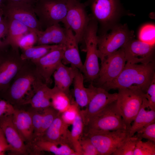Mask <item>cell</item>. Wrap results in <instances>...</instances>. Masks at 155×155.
I'll return each instance as SVG.
<instances>
[{"mask_svg": "<svg viewBox=\"0 0 155 155\" xmlns=\"http://www.w3.org/2000/svg\"><path fill=\"white\" fill-rule=\"evenodd\" d=\"M42 82L34 63L27 60L3 92L4 99L13 105L27 104Z\"/></svg>", "mask_w": 155, "mask_h": 155, "instance_id": "6da1fadb", "label": "cell"}, {"mask_svg": "<svg viewBox=\"0 0 155 155\" xmlns=\"http://www.w3.org/2000/svg\"><path fill=\"white\" fill-rule=\"evenodd\" d=\"M155 77L154 61L147 64L127 62L117 78L101 88L108 91L113 89L137 88L145 93Z\"/></svg>", "mask_w": 155, "mask_h": 155, "instance_id": "7a4b0ae2", "label": "cell"}, {"mask_svg": "<svg viewBox=\"0 0 155 155\" xmlns=\"http://www.w3.org/2000/svg\"><path fill=\"white\" fill-rule=\"evenodd\" d=\"M97 22L92 17L85 32L83 41L85 44L86 55L83 64L84 79L93 83L97 79L100 70L98 50Z\"/></svg>", "mask_w": 155, "mask_h": 155, "instance_id": "3957f363", "label": "cell"}, {"mask_svg": "<svg viewBox=\"0 0 155 155\" xmlns=\"http://www.w3.org/2000/svg\"><path fill=\"white\" fill-rule=\"evenodd\" d=\"M85 4L90 7L92 17L100 25L99 34L117 24L122 11L119 0H87Z\"/></svg>", "mask_w": 155, "mask_h": 155, "instance_id": "277c9868", "label": "cell"}, {"mask_svg": "<svg viewBox=\"0 0 155 155\" xmlns=\"http://www.w3.org/2000/svg\"><path fill=\"white\" fill-rule=\"evenodd\" d=\"M133 31L126 24H117L98 36V50L100 60L123 46L134 38Z\"/></svg>", "mask_w": 155, "mask_h": 155, "instance_id": "5b68a950", "label": "cell"}, {"mask_svg": "<svg viewBox=\"0 0 155 155\" xmlns=\"http://www.w3.org/2000/svg\"><path fill=\"white\" fill-rule=\"evenodd\" d=\"M84 135L90 139L99 155H110L129 137V132L127 130L104 131L85 128Z\"/></svg>", "mask_w": 155, "mask_h": 155, "instance_id": "8992f818", "label": "cell"}, {"mask_svg": "<svg viewBox=\"0 0 155 155\" xmlns=\"http://www.w3.org/2000/svg\"><path fill=\"white\" fill-rule=\"evenodd\" d=\"M117 90V107L129 131L141 108L145 93L137 88Z\"/></svg>", "mask_w": 155, "mask_h": 155, "instance_id": "52a82bcc", "label": "cell"}, {"mask_svg": "<svg viewBox=\"0 0 155 155\" xmlns=\"http://www.w3.org/2000/svg\"><path fill=\"white\" fill-rule=\"evenodd\" d=\"M67 0H37L34 11L42 28L63 22L67 9Z\"/></svg>", "mask_w": 155, "mask_h": 155, "instance_id": "ba28073f", "label": "cell"}, {"mask_svg": "<svg viewBox=\"0 0 155 155\" xmlns=\"http://www.w3.org/2000/svg\"><path fill=\"white\" fill-rule=\"evenodd\" d=\"M19 49L7 45L0 50V92H4L27 60L21 57Z\"/></svg>", "mask_w": 155, "mask_h": 155, "instance_id": "9c48e42d", "label": "cell"}, {"mask_svg": "<svg viewBox=\"0 0 155 155\" xmlns=\"http://www.w3.org/2000/svg\"><path fill=\"white\" fill-rule=\"evenodd\" d=\"M84 127L104 131L128 130L117 108L116 100L105 106L93 116Z\"/></svg>", "mask_w": 155, "mask_h": 155, "instance_id": "30bf717a", "label": "cell"}, {"mask_svg": "<svg viewBox=\"0 0 155 155\" xmlns=\"http://www.w3.org/2000/svg\"><path fill=\"white\" fill-rule=\"evenodd\" d=\"M67 11L63 23L65 28L73 32L79 43L83 40L90 17L87 14L86 5L80 0H67Z\"/></svg>", "mask_w": 155, "mask_h": 155, "instance_id": "8fae6325", "label": "cell"}, {"mask_svg": "<svg viewBox=\"0 0 155 155\" xmlns=\"http://www.w3.org/2000/svg\"><path fill=\"white\" fill-rule=\"evenodd\" d=\"M87 88L89 101L85 108L80 111L84 126L93 116L107 105L116 101L118 97V93H109L102 88L95 86L92 83Z\"/></svg>", "mask_w": 155, "mask_h": 155, "instance_id": "7c38bea8", "label": "cell"}, {"mask_svg": "<svg viewBox=\"0 0 155 155\" xmlns=\"http://www.w3.org/2000/svg\"><path fill=\"white\" fill-rule=\"evenodd\" d=\"M101 67L98 77L93 82L95 86L101 87L116 78L123 70L126 62L122 47L100 60Z\"/></svg>", "mask_w": 155, "mask_h": 155, "instance_id": "4fadbf2b", "label": "cell"}, {"mask_svg": "<svg viewBox=\"0 0 155 155\" xmlns=\"http://www.w3.org/2000/svg\"><path fill=\"white\" fill-rule=\"evenodd\" d=\"M3 8L5 17L20 22L37 35L43 30L33 7L23 4L9 3L4 5Z\"/></svg>", "mask_w": 155, "mask_h": 155, "instance_id": "5bb4252c", "label": "cell"}, {"mask_svg": "<svg viewBox=\"0 0 155 155\" xmlns=\"http://www.w3.org/2000/svg\"><path fill=\"white\" fill-rule=\"evenodd\" d=\"M122 47L127 63L147 64L154 61L155 44H149L133 38Z\"/></svg>", "mask_w": 155, "mask_h": 155, "instance_id": "9a60e30c", "label": "cell"}, {"mask_svg": "<svg viewBox=\"0 0 155 155\" xmlns=\"http://www.w3.org/2000/svg\"><path fill=\"white\" fill-rule=\"evenodd\" d=\"M63 55L62 45L59 44L56 48L42 57L32 61L42 81L48 86L52 82L51 77L62 62Z\"/></svg>", "mask_w": 155, "mask_h": 155, "instance_id": "2e32d148", "label": "cell"}, {"mask_svg": "<svg viewBox=\"0 0 155 155\" xmlns=\"http://www.w3.org/2000/svg\"><path fill=\"white\" fill-rule=\"evenodd\" d=\"M0 128L13 154H29L26 143L13 124L12 115L0 117Z\"/></svg>", "mask_w": 155, "mask_h": 155, "instance_id": "e0dca14e", "label": "cell"}, {"mask_svg": "<svg viewBox=\"0 0 155 155\" xmlns=\"http://www.w3.org/2000/svg\"><path fill=\"white\" fill-rule=\"evenodd\" d=\"M66 29V38L62 44L63 55L62 62L65 65L70 64L83 73V64L79 51V43L71 30L70 28Z\"/></svg>", "mask_w": 155, "mask_h": 155, "instance_id": "ac0fdd59", "label": "cell"}, {"mask_svg": "<svg viewBox=\"0 0 155 155\" xmlns=\"http://www.w3.org/2000/svg\"><path fill=\"white\" fill-rule=\"evenodd\" d=\"M27 146L29 154H38L45 151L56 155H78L68 144L44 140L38 138H34Z\"/></svg>", "mask_w": 155, "mask_h": 155, "instance_id": "d6986e66", "label": "cell"}, {"mask_svg": "<svg viewBox=\"0 0 155 155\" xmlns=\"http://www.w3.org/2000/svg\"><path fill=\"white\" fill-rule=\"evenodd\" d=\"M69 125L64 121L59 113L43 135L36 138L56 143L66 144L71 147L70 131L68 129Z\"/></svg>", "mask_w": 155, "mask_h": 155, "instance_id": "ffe728a7", "label": "cell"}, {"mask_svg": "<svg viewBox=\"0 0 155 155\" xmlns=\"http://www.w3.org/2000/svg\"><path fill=\"white\" fill-rule=\"evenodd\" d=\"M12 119L15 126L26 145L30 144L34 138V130L30 111L15 108Z\"/></svg>", "mask_w": 155, "mask_h": 155, "instance_id": "44dd1931", "label": "cell"}, {"mask_svg": "<svg viewBox=\"0 0 155 155\" xmlns=\"http://www.w3.org/2000/svg\"><path fill=\"white\" fill-rule=\"evenodd\" d=\"M66 65L61 62L53 73L54 87L70 95L69 88L73 84L78 69L72 66L68 67Z\"/></svg>", "mask_w": 155, "mask_h": 155, "instance_id": "7402d4cb", "label": "cell"}, {"mask_svg": "<svg viewBox=\"0 0 155 155\" xmlns=\"http://www.w3.org/2000/svg\"><path fill=\"white\" fill-rule=\"evenodd\" d=\"M67 29L59 24L54 25L40 32L38 34L36 45L62 44L66 37Z\"/></svg>", "mask_w": 155, "mask_h": 155, "instance_id": "603a6c76", "label": "cell"}, {"mask_svg": "<svg viewBox=\"0 0 155 155\" xmlns=\"http://www.w3.org/2000/svg\"><path fill=\"white\" fill-rule=\"evenodd\" d=\"M129 130V137L133 136L138 131L150 123L155 122V110L151 109L145 97L141 108Z\"/></svg>", "mask_w": 155, "mask_h": 155, "instance_id": "cb8c5ba5", "label": "cell"}, {"mask_svg": "<svg viewBox=\"0 0 155 155\" xmlns=\"http://www.w3.org/2000/svg\"><path fill=\"white\" fill-rule=\"evenodd\" d=\"M52 88L42 82L36 89L28 104L32 108L42 111L51 106V97Z\"/></svg>", "mask_w": 155, "mask_h": 155, "instance_id": "d4e9b609", "label": "cell"}, {"mask_svg": "<svg viewBox=\"0 0 155 155\" xmlns=\"http://www.w3.org/2000/svg\"><path fill=\"white\" fill-rule=\"evenodd\" d=\"M6 18L8 22V28L6 44L14 48L19 49L18 43L20 38L23 35L32 30L18 21Z\"/></svg>", "mask_w": 155, "mask_h": 155, "instance_id": "484cf974", "label": "cell"}, {"mask_svg": "<svg viewBox=\"0 0 155 155\" xmlns=\"http://www.w3.org/2000/svg\"><path fill=\"white\" fill-rule=\"evenodd\" d=\"M84 75L78 69L73 84L75 101L79 107H86L89 101V96L87 88L84 86Z\"/></svg>", "mask_w": 155, "mask_h": 155, "instance_id": "4316f807", "label": "cell"}, {"mask_svg": "<svg viewBox=\"0 0 155 155\" xmlns=\"http://www.w3.org/2000/svg\"><path fill=\"white\" fill-rule=\"evenodd\" d=\"M59 44L37 45L21 50V57L24 60H37L57 47Z\"/></svg>", "mask_w": 155, "mask_h": 155, "instance_id": "83f0119b", "label": "cell"}, {"mask_svg": "<svg viewBox=\"0 0 155 155\" xmlns=\"http://www.w3.org/2000/svg\"><path fill=\"white\" fill-rule=\"evenodd\" d=\"M74 100L70 95L53 87L51 97V106L61 113L67 110Z\"/></svg>", "mask_w": 155, "mask_h": 155, "instance_id": "f1b7e54d", "label": "cell"}, {"mask_svg": "<svg viewBox=\"0 0 155 155\" xmlns=\"http://www.w3.org/2000/svg\"><path fill=\"white\" fill-rule=\"evenodd\" d=\"M72 125L70 134L71 147L78 155H82L80 142L83 134L84 125L80 111L76 115Z\"/></svg>", "mask_w": 155, "mask_h": 155, "instance_id": "f546056e", "label": "cell"}, {"mask_svg": "<svg viewBox=\"0 0 155 155\" xmlns=\"http://www.w3.org/2000/svg\"><path fill=\"white\" fill-rule=\"evenodd\" d=\"M140 139H142L139 138L135 135L128 137L112 155H133L136 144L137 141Z\"/></svg>", "mask_w": 155, "mask_h": 155, "instance_id": "4dcf8cb0", "label": "cell"}, {"mask_svg": "<svg viewBox=\"0 0 155 155\" xmlns=\"http://www.w3.org/2000/svg\"><path fill=\"white\" fill-rule=\"evenodd\" d=\"M42 127L38 137H41L52 124L59 113L51 106L42 110Z\"/></svg>", "mask_w": 155, "mask_h": 155, "instance_id": "1f68e13d", "label": "cell"}, {"mask_svg": "<svg viewBox=\"0 0 155 155\" xmlns=\"http://www.w3.org/2000/svg\"><path fill=\"white\" fill-rule=\"evenodd\" d=\"M155 142L148 140L144 142L142 139L137 142L133 155H155Z\"/></svg>", "mask_w": 155, "mask_h": 155, "instance_id": "d6a6232c", "label": "cell"}, {"mask_svg": "<svg viewBox=\"0 0 155 155\" xmlns=\"http://www.w3.org/2000/svg\"><path fill=\"white\" fill-rule=\"evenodd\" d=\"M155 32L154 25L146 24L140 30L138 35L139 40L149 44H155Z\"/></svg>", "mask_w": 155, "mask_h": 155, "instance_id": "836d02e7", "label": "cell"}, {"mask_svg": "<svg viewBox=\"0 0 155 155\" xmlns=\"http://www.w3.org/2000/svg\"><path fill=\"white\" fill-rule=\"evenodd\" d=\"M38 39L37 34L31 31L23 35L18 43V47L21 50L31 47L36 44Z\"/></svg>", "mask_w": 155, "mask_h": 155, "instance_id": "e575fe53", "label": "cell"}, {"mask_svg": "<svg viewBox=\"0 0 155 155\" xmlns=\"http://www.w3.org/2000/svg\"><path fill=\"white\" fill-rule=\"evenodd\" d=\"M32 110L29 111L31 115L33 126L34 138L38 137L40 134L42 121V111L32 108Z\"/></svg>", "mask_w": 155, "mask_h": 155, "instance_id": "d590c367", "label": "cell"}, {"mask_svg": "<svg viewBox=\"0 0 155 155\" xmlns=\"http://www.w3.org/2000/svg\"><path fill=\"white\" fill-rule=\"evenodd\" d=\"M82 155H99L90 139L83 134L80 140Z\"/></svg>", "mask_w": 155, "mask_h": 155, "instance_id": "8d00e7d4", "label": "cell"}, {"mask_svg": "<svg viewBox=\"0 0 155 155\" xmlns=\"http://www.w3.org/2000/svg\"><path fill=\"white\" fill-rule=\"evenodd\" d=\"M79 107L75 101H73L67 110L61 113L64 121L69 125H72L76 115L80 111Z\"/></svg>", "mask_w": 155, "mask_h": 155, "instance_id": "74e56055", "label": "cell"}, {"mask_svg": "<svg viewBox=\"0 0 155 155\" xmlns=\"http://www.w3.org/2000/svg\"><path fill=\"white\" fill-rule=\"evenodd\" d=\"M135 136L155 142V122L147 125L138 131Z\"/></svg>", "mask_w": 155, "mask_h": 155, "instance_id": "f35d334b", "label": "cell"}, {"mask_svg": "<svg viewBox=\"0 0 155 155\" xmlns=\"http://www.w3.org/2000/svg\"><path fill=\"white\" fill-rule=\"evenodd\" d=\"M145 97L147 100L150 108L155 110V77L145 94Z\"/></svg>", "mask_w": 155, "mask_h": 155, "instance_id": "ab89813d", "label": "cell"}, {"mask_svg": "<svg viewBox=\"0 0 155 155\" xmlns=\"http://www.w3.org/2000/svg\"><path fill=\"white\" fill-rule=\"evenodd\" d=\"M15 109L13 104L0 97V117L12 115Z\"/></svg>", "mask_w": 155, "mask_h": 155, "instance_id": "60d3db41", "label": "cell"}, {"mask_svg": "<svg viewBox=\"0 0 155 155\" xmlns=\"http://www.w3.org/2000/svg\"><path fill=\"white\" fill-rule=\"evenodd\" d=\"M8 28V20L4 16L0 23V50L7 46L6 44V40L7 36Z\"/></svg>", "mask_w": 155, "mask_h": 155, "instance_id": "b9f144b4", "label": "cell"}, {"mask_svg": "<svg viewBox=\"0 0 155 155\" xmlns=\"http://www.w3.org/2000/svg\"><path fill=\"white\" fill-rule=\"evenodd\" d=\"M37 0H4V5L9 3L20 4L29 5L34 7Z\"/></svg>", "mask_w": 155, "mask_h": 155, "instance_id": "7bdbcfd3", "label": "cell"}, {"mask_svg": "<svg viewBox=\"0 0 155 155\" xmlns=\"http://www.w3.org/2000/svg\"><path fill=\"white\" fill-rule=\"evenodd\" d=\"M4 17V11L3 8H0V23Z\"/></svg>", "mask_w": 155, "mask_h": 155, "instance_id": "ee69618b", "label": "cell"}, {"mask_svg": "<svg viewBox=\"0 0 155 155\" xmlns=\"http://www.w3.org/2000/svg\"><path fill=\"white\" fill-rule=\"evenodd\" d=\"M5 138L3 133L0 128V142Z\"/></svg>", "mask_w": 155, "mask_h": 155, "instance_id": "f6af8a7d", "label": "cell"}, {"mask_svg": "<svg viewBox=\"0 0 155 155\" xmlns=\"http://www.w3.org/2000/svg\"><path fill=\"white\" fill-rule=\"evenodd\" d=\"M4 0H0V8H3V5Z\"/></svg>", "mask_w": 155, "mask_h": 155, "instance_id": "bcb514c9", "label": "cell"}]
</instances>
